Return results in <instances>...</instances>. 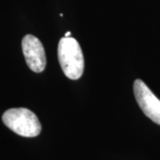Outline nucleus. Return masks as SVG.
<instances>
[{"label":"nucleus","mask_w":160,"mask_h":160,"mask_svg":"<svg viewBox=\"0 0 160 160\" xmlns=\"http://www.w3.org/2000/svg\"><path fill=\"white\" fill-rule=\"evenodd\" d=\"M58 59L63 73L70 79H78L84 72L82 49L72 37H64L58 45Z\"/></svg>","instance_id":"nucleus-1"},{"label":"nucleus","mask_w":160,"mask_h":160,"mask_svg":"<svg viewBox=\"0 0 160 160\" xmlns=\"http://www.w3.org/2000/svg\"><path fill=\"white\" fill-rule=\"evenodd\" d=\"M2 120L9 129L22 137H36L42 129L38 117L25 108L6 110L3 114Z\"/></svg>","instance_id":"nucleus-2"},{"label":"nucleus","mask_w":160,"mask_h":160,"mask_svg":"<svg viewBox=\"0 0 160 160\" xmlns=\"http://www.w3.org/2000/svg\"><path fill=\"white\" fill-rule=\"evenodd\" d=\"M133 92L138 105L143 113L160 126V100L156 97L147 85L141 79L134 81Z\"/></svg>","instance_id":"nucleus-3"},{"label":"nucleus","mask_w":160,"mask_h":160,"mask_svg":"<svg viewBox=\"0 0 160 160\" xmlns=\"http://www.w3.org/2000/svg\"><path fill=\"white\" fill-rule=\"evenodd\" d=\"M25 61L29 68L36 73L42 72L46 65V52L40 40L33 35H26L22 41Z\"/></svg>","instance_id":"nucleus-4"},{"label":"nucleus","mask_w":160,"mask_h":160,"mask_svg":"<svg viewBox=\"0 0 160 160\" xmlns=\"http://www.w3.org/2000/svg\"><path fill=\"white\" fill-rule=\"evenodd\" d=\"M64 37H70V32H69V31H68V32L65 34V36H64Z\"/></svg>","instance_id":"nucleus-5"}]
</instances>
